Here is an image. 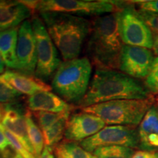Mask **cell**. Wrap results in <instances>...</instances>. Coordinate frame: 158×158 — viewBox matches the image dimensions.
<instances>
[{
    "mask_svg": "<svg viewBox=\"0 0 158 158\" xmlns=\"http://www.w3.org/2000/svg\"><path fill=\"white\" fill-rule=\"evenodd\" d=\"M152 96L138 79L116 70L97 69L87 92L78 106L84 108L112 100H144Z\"/></svg>",
    "mask_w": 158,
    "mask_h": 158,
    "instance_id": "1",
    "label": "cell"
},
{
    "mask_svg": "<svg viewBox=\"0 0 158 158\" xmlns=\"http://www.w3.org/2000/svg\"><path fill=\"white\" fill-rule=\"evenodd\" d=\"M123 45L118 28L117 12L94 18L89 35L86 54L97 69H118Z\"/></svg>",
    "mask_w": 158,
    "mask_h": 158,
    "instance_id": "2",
    "label": "cell"
},
{
    "mask_svg": "<svg viewBox=\"0 0 158 158\" xmlns=\"http://www.w3.org/2000/svg\"><path fill=\"white\" fill-rule=\"evenodd\" d=\"M40 15L64 61L78 58L92 22L68 13L40 12Z\"/></svg>",
    "mask_w": 158,
    "mask_h": 158,
    "instance_id": "3",
    "label": "cell"
},
{
    "mask_svg": "<svg viewBox=\"0 0 158 158\" xmlns=\"http://www.w3.org/2000/svg\"><path fill=\"white\" fill-rule=\"evenodd\" d=\"M92 69L87 56L64 61L54 75L51 88L67 102L78 105L87 92Z\"/></svg>",
    "mask_w": 158,
    "mask_h": 158,
    "instance_id": "4",
    "label": "cell"
},
{
    "mask_svg": "<svg viewBox=\"0 0 158 158\" xmlns=\"http://www.w3.org/2000/svg\"><path fill=\"white\" fill-rule=\"evenodd\" d=\"M155 101L153 96L144 100H116L94 104L81 109L100 117L106 124L136 127Z\"/></svg>",
    "mask_w": 158,
    "mask_h": 158,
    "instance_id": "5",
    "label": "cell"
},
{
    "mask_svg": "<svg viewBox=\"0 0 158 158\" xmlns=\"http://www.w3.org/2000/svg\"><path fill=\"white\" fill-rule=\"evenodd\" d=\"M118 28L124 45L153 48V32L131 2H118Z\"/></svg>",
    "mask_w": 158,
    "mask_h": 158,
    "instance_id": "6",
    "label": "cell"
},
{
    "mask_svg": "<svg viewBox=\"0 0 158 158\" xmlns=\"http://www.w3.org/2000/svg\"><path fill=\"white\" fill-rule=\"evenodd\" d=\"M31 26L36 40L37 67L35 76L41 80H48L55 74L61 60L56 47L49 35L42 19L34 17Z\"/></svg>",
    "mask_w": 158,
    "mask_h": 158,
    "instance_id": "7",
    "label": "cell"
},
{
    "mask_svg": "<svg viewBox=\"0 0 158 158\" xmlns=\"http://www.w3.org/2000/svg\"><path fill=\"white\" fill-rule=\"evenodd\" d=\"M35 10L78 15H101L118 11L116 1L87 0H41L35 1Z\"/></svg>",
    "mask_w": 158,
    "mask_h": 158,
    "instance_id": "8",
    "label": "cell"
},
{
    "mask_svg": "<svg viewBox=\"0 0 158 158\" xmlns=\"http://www.w3.org/2000/svg\"><path fill=\"white\" fill-rule=\"evenodd\" d=\"M80 144L85 150L91 153L98 148L108 146H123L140 149L138 130L135 126H106L95 135L84 140Z\"/></svg>",
    "mask_w": 158,
    "mask_h": 158,
    "instance_id": "9",
    "label": "cell"
},
{
    "mask_svg": "<svg viewBox=\"0 0 158 158\" xmlns=\"http://www.w3.org/2000/svg\"><path fill=\"white\" fill-rule=\"evenodd\" d=\"M154 59V54L150 49L124 45L118 70L135 79L146 78L151 72Z\"/></svg>",
    "mask_w": 158,
    "mask_h": 158,
    "instance_id": "10",
    "label": "cell"
},
{
    "mask_svg": "<svg viewBox=\"0 0 158 158\" xmlns=\"http://www.w3.org/2000/svg\"><path fill=\"white\" fill-rule=\"evenodd\" d=\"M19 72L33 76L37 67L36 40L31 21H25L19 27L16 47Z\"/></svg>",
    "mask_w": 158,
    "mask_h": 158,
    "instance_id": "11",
    "label": "cell"
},
{
    "mask_svg": "<svg viewBox=\"0 0 158 158\" xmlns=\"http://www.w3.org/2000/svg\"><path fill=\"white\" fill-rule=\"evenodd\" d=\"M105 127L106 123L94 114L84 111L73 114L68 120L64 133L65 140L81 142L95 135Z\"/></svg>",
    "mask_w": 158,
    "mask_h": 158,
    "instance_id": "12",
    "label": "cell"
},
{
    "mask_svg": "<svg viewBox=\"0 0 158 158\" xmlns=\"http://www.w3.org/2000/svg\"><path fill=\"white\" fill-rule=\"evenodd\" d=\"M1 124L16 137L26 149L34 155L27 133L25 114L23 113L20 106L12 104L5 106V113Z\"/></svg>",
    "mask_w": 158,
    "mask_h": 158,
    "instance_id": "13",
    "label": "cell"
},
{
    "mask_svg": "<svg viewBox=\"0 0 158 158\" xmlns=\"http://www.w3.org/2000/svg\"><path fill=\"white\" fill-rule=\"evenodd\" d=\"M0 76L20 93L29 97L37 92L43 91L48 92L52 89L51 86L37 77L22 73L19 71L6 70Z\"/></svg>",
    "mask_w": 158,
    "mask_h": 158,
    "instance_id": "14",
    "label": "cell"
},
{
    "mask_svg": "<svg viewBox=\"0 0 158 158\" xmlns=\"http://www.w3.org/2000/svg\"><path fill=\"white\" fill-rule=\"evenodd\" d=\"M31 13L23 1H0V31L19 27Z\"/></svg>",
    "mask_w": 158,
    "mask_h": 158,
    "instance_id": "15",
    "label": "cell"
},
{
    "mask_svg": "<svg viewBox=\"0 0 158 158\" xmlns=\"http://www.w3.org/2000/svg\"><path fill=\"white\" fill-rule=\"evenodd\" d=\"M140 149L158 151V104H154L144 116L138 128Z\"/></svg>",
    "mask_w": 158,
    "mask_h": 158,
    "instance_id": "16",
    "label": "cell"
},
{
    "mask_svg": "<svg viewBox=\"0 0 158 158\" xmlns=\"http://www.w3.org/2000/svg\"><path fill=\"white\" fill-rule=\"evenodd\" d=\"M27 103L31 112L45 111L60 114L70 112L73 108V106L62 98L49 91H43L29 97Z\"/></svg>",
    "mask_w": 158,
    "mask_h": 158,
    "instance_id": "17",
    "label": "cell"
},
{
    "mask_svg": "<svg viewBox=\"0 0 158 158\" xmlns=\"http://www.w3.org/2000/svg\"><path fill=\"white\" fill-rule=\"evenodd\" d=\"M19 27L0 31V54L8 68L17 69L16 47Z\"/></svg>",
    "mask_w": 158,
    "mask_h": 158,
    "instance_id": "18",
    "label": "cell"
},
{
    "mask_svg": "<svg viewBox=\"0 0 158 158\" xmlns=\"http://www.w3.org/2000/svg\"><path fill=\"white\" fill-rule=\"evenodd\" d=\"M56 158H96L93 154L85 150L78 142L64 140L54 147Z\"/></svg>",
    "mask_w": 158,
    "mask_h": 158,
    "instance_id": "19",
    "label": "cell"
},
{
    "mask_svg": "<svg viewBox=\"0 0 158 158\" xmlns=\"http://www.w3.org/2000/svg\"><path fill=\"white\" fill-rule=\"evenodd\" d=\"M32 116L31 110L28 109L26 111L25 119L26 123H27L29 139L33 151H34L35 157L38 158L40 156L41 153L43 152V149H44L45 141L43 132L35 123Z\"/></svg>",
    "mask_w": 158,
    "mask_h": 158,
    "instance_id": "20",
    "label": "cell"
},
{
    "mask_svg": "<svg viewBox=\"0 0 158 158\" xmlns=\"http://www.w3.org/2000/svg\"><path fill=\"white\" fill-rule=\"evenodd\" d=\"M70 116V113L66 114L51 127L43 132L45 146L49 147H55L62 141L63 136H64L67 123Z\"/></svg>",
    "mask_w": 158,
    "mask_h": 158,
    "instance_id": "21",
    "label": "cell"
},
{
    "mask_svg": "<svg viewBox=\"0 0 158 158\" xmlns=\"http://www.w3.org/2000/svg\"><path fill=\"white\" fill-rule=\"evenodd\" d=\"M135 151L133 148L123 146L102 147L92 152L96 158H132Z\"/></svg>",
    "mask_w": 158,
    "mask_h": 158,
    "instance_id": "22",
    "label": "cell"
},
{
    "mask_svg": "<svg viewBox=\"0 0 158 158\" xmlns=\"http://www.w3.org/2000/svg\"><path fill=\"white\" fill-rule=\"evenodd\" d=\"M70 112H65V113H51V112L45 111H35L31 112L32 115L35 116L37 119L40 127L42 130V131H45L53 124L59 121L61 118L63 117L65 114Z\"/></svg>",
    "mask_w": 158,
    "mask_h": 158,
    "instance_id": "23",
    "label": "cell"
},
{
    "mask_svg": "<svg viewBox=\"0 0 158 158\" xmlns=\"http://www.w3.org/2000/svg\"><path fill=\"white\" fill-rule=\"evenodd\" d=\"M21 95L0 76V104L7 106L14 103Z\"/></svg>",
    "mask_w": 158,
    "mask_h": 158,
    "instance_id": "24",
    "label": "cell"
},
{
    "mask_svg": "<svg viewBox=\"0 0 158 158\" xmlns=\"http://www.w3.org/2000/svg\"><path fill=\"white\" fill-rule=\"evenodd\" d=\"M145 86L150 92L158 94V56H155L151 72L145 80Z\"/></svg>",
    "mask_w": 158,
    "mask_h": 158,
    "instance_id": "25",
    "label": "cell"
},
{
    "mask_svg": "<svg viewBox=\"0 0 158 158\" xmlns=\"http://www.w3.org/2000/svg\"><path fill=\"white\" fill-rule=\"evenodd\" d=\"M3 127V126H2ZM4 132H5L6 136H7V139L10 143V145L13 147L16 151L19 152L20 155L23 158H36L33 154H31L30 152H29L26 148L23 147V145L19 141V139L16 137L12 134L10 132L7 130L5 127H3Z\"/></svg>",
    "mask_w": 158,
    "mask_h": 158,
    "instance_id": "26",
    "label": "cell"
},
{
    "mask_svg": "<svg viewBox=\"0 0 158 158\" xmlns=\"http://www.w3.org/2000/svg\"><path fill=\"white\" fill-rule=\"evenodd\" d=\"M131 2L137 5L139 10L149 12L158 15V0L133 1Z\"/></svg>",
    "mask_w": 158,
    "mask_h": 158,
    "instance_id": "27",
    "label": "cell"
},
{
    "mask_svg": "<svg viewBox=\"0 0 158 158\" xmlns=\"http://www.w3.org/2000/svg\"><path fill=\"white\" fill-rule=\"evenodd\" d=\"M138 12L152 32L158 35V15L149 12L141 11L139 10Z\"/></svg>",
    "mask_w": 158,
    "mask_h": 158,
    "instance_id": "28",
    "label": "cell"
},
{
    "mask_svg": "<svg viewBox=\"0 0 158 158\" xmlns=\"http://www.w3.org/2000/svg\"><path fill=\"white\" fill-rule=\"evenodd\" d=\"M0 158H23L11 145L0 150Z\"/></svg>",
    "mask_w": 158,
    "mask_h": 158,
    "instance_id": "29",
    "label": "cell"
},
{
    "mask_svg": "<svg viewBox=\"0 0 158 158\" xmlns=\"http://www.w3.org/2000/svg\"><path fill=\"white\" fill-rule=\"evenodd\" d=\"M158 151H146V150H139L136 151L132 158H157Z\"/></svg>",
    "mask_w": 158,
    "mask_h": 158,
    "instance_id": "30",
    "label": "cell"
},
{
    "mask_svg": "<svg viewBox=\"0 0 158 158\" xmlns=\"http://www.w3.org/2000/svg\"><path fill=\"white\" fill-rule=\"evenodd\" d=\"M9 145H10V143L5 132H4L2 125L0 124V150L5 149Z\"/></svg>",
    "mask_w": 158,
    "mask_h": 158,
    "instance_id": "31",
    "label": "cell"
},
{
    "mask_svg": "<svg viewBox=\"0 0 158 158\" xmlns=\"http://www.w3.org/2000/svg\"><path fill=\"white\" fill-rule=\"evenodd\" d=\"M38 158H55L53 149H51V147L45 146L43 150V152Z\"/></svg>",
    "mask_w": 158,
    "mask_h": 158,
    "instance_id": "32",
    "label": "cell"
},
{
    "mask_svg": "<svg viewBox=\"0 0 158 158\" xmlns=\"http://www.w3.org/2000/svg\"><path fill=\"white\" fill-rule=\"evenodd\" d=\"M154 37V44H153V51L155 54L158 56V35L153 33Z\"/></svg>",
    "mask_w": 158,
    "mask_h": 158,
    "instance_id": "33",
    "label": "cell"
},
{
    "mask_svg": "<svg viewBox=\"0 0 158 158\" xmlns=\"http://www.w3.org/2000/svg\"><path fill=\"white\" fill-rule=\"evenodd\" d=\"M5 62L2 57L1 54H0V74H3L5 73Z\"/></svg>",
    "mask_w": 158,
    "mask_h": 158,
    "instance_id": "34",
    "label": "cell"
},
{
    "mask_svg": "<svg viewBox=\"0 0 158 158\" xmlns=\"http://www.w3.org/2000/svg\"><path fill=\"white\" fill-rule=\"evenodd\" d=\"M157 158H158V157H157Z\"/></svg>",
    "mask_w": 158,
    "mask_h": 158,
    "instance_id": "35",
    "label": "cell"
}]
</instances>
